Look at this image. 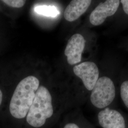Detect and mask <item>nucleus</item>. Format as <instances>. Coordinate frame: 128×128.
Instances as JSON below:
<instances>
[{"instance_id":"1","label":"nucleus","mask_w":128,"mask_h":128,"mask_svg":"<svg viewBox=\"0 0 128 128\" xmlns=\"http://www.w3.org/2000/svg\"><path fill=\"white\" fill-rule=\"evenodd\" d=\"M39 86L38 79L32 76L18 83L10 104V112L14 118L23 119L27 116Z\"/></svg>"},{"instance_id":"2","label":"nucleus","mask_w":128,"mask_h":128,"mask_svg":"<svg viewBox=\"0 0 128 128\" xmlns=\"http://www.w3.org/2000/svg\"><path fill=\"white\" fill-rule=\"evenodd\" d=\"M53 112L50 92L46 87L39 86L26 116L28 124L33 127L40 128L52 116Z\"/></svg>"},{"instance_id":"3","label":"nucleus","mask_w":128,"mask_h":128,"mask_svg":"<svg viewBox=\"0 0 128 128\" xmlns=\"http://www.w3.org/2000/svg\"><path fill=\"white\" fill-rule=\"evenodd\" d=\"M92 91V104L99 109L105 108L110 105L114 100L116 94L114 83L107 76L99 78Z\"/></svg>"},{"instance_id":"4","label":"nucleus","mask_w":128,"mask_h":128,"mask_svg":"<svg viewBox=\"0 0 128 128\" xmlns=\"http://www.w3.org/2000/svg\"><path fill=\"white\" fill-rule=\"evenodd\" d=\"M74 74L82 80L85 87L92 91L99 79V72L96 64L92 62H84L74 67Z\"/></svg>"},{"instance_id":"5","label":"nucleus","mask_w":128,"mask_h":128,"mask_svg":"<svg viewBox=\"0 0 128 128\" xmlns=\"http://www.w3.org/2000/svg\"><path fill=\"white\" fill-rule=\"evenodd\" d=\"M120 0H107L101 2L93 10L89 20L92 25L99 26L104 22L108 17L114 15L119 8Z\"/></svg>"},{"instance_id":"6","label":"nucleus","mask_w":128,"mask_h":128,"mask_svg":"<svg viewBox=\"0 0 128 128\" xmlns=\"http://www.w3.org/2000/svg\"><path fill=\"white\" fill-rule=\"evenodd\" d=\"M86 42L84 38L79 33L74 34L70 38L64 50V55L69 64L74 65L81 61Z\"/></svg>"},{"instance_id":"7","label":"nucleus","mask_w":128,"mask_h":128,"mask_svg":"<svg viewBox=\"0 0 128 128\" xmlns=\"http://www.w3.org/2000/svg\"><path fill=\"white\" fill-rule=\"evenodd\" d=\"M98 122L102 128H126L123 116L116 110L105 108L98 115Z\"/></svg>"},{"instance_id":"8","label":"nucleus","mask_w":128,"mask_h":128,"mask_svg":"<svg viewBox=\"0 0 128 128\" xmlns=\"http://www.w3.org/2000/svg\"><path fill=\"white\" fill-rule=\"evenodd\" d=\"M90 0H73L64 12V18L68 22L78 20L88 9L91 4Z\"/></svg>"},{"instance_id":"9","label":"nucleus","mask_w":128,"mask_h":128,"mask_svg":"<svg viewBox=\"0 0 128 128\" xmlns=\"http://www.w3.org/2000/svg\"><path fill=\"white\" fill-rule=\"evenodd\" d=\"M34 10L37 14L47 17H55L60 14V12L54 6L39 5L36 6Z\"/></svg>"},{"instance_id":"10","label":"nucleus","mask_w":128,"mask_h":128,"mask_svg":"<svg viewBox=\"0 0 128 128\" xmlns=\"http://www.w3.org/2000/svg\"><path fill=\"white\" fill-rule=\"evenodd\" d=\"M120 96L124 104L128 108V81H124L120 86Z\"/></svg>"},{"instance_id":"11","label":"nucleus","mask_w":128,"mask_h":128,"mask_svg":"<svg viewBox=\"0 0 128 128\" xmlns=\"http://www.w3.org/2000/svg\"><path fill=\"white\" fill-rule=\"evenodd\" d=\"M2 2L10 7L17 8L22 7L26 3V0H4Z\"/></svg>"},{"instance_id":"12","label":"nucleus","mask_w":128,"mask_h":128,"mask_svg":"<svg viewBox=\"0 0 128 128\" xmlns=\"http://www.w3.org/2000/svg\"><path fill=\"white\" fill-rule=\"evenodd\" d=\"M120 2L122 4L124 12L128 15V0H122Z\"/></svg>"},{"instance_id":"13","label":"nucleus","mask_w":128,"mask_h":128,"mask_svg":"<svg viewBox=\"0 0 128 128\" xmlns=\"http://www.w3.org/2000/svg\"><path fill=\"white\" fill-rule=\"evenodd\" d=\"M64 128H80L76 124L73 123H70V124H66Z\"/></svg>"},{"instance_id":"14","label":"nucleus","mask_w":128,"mask_h":128,"mask_svg":"<svg viewBox=\"0 0 128 128\" xmlns=\"http://www.w3.org/2000/svg\"><path fill=\"white\" fill-rule=\"evenodd\" d=\"M2 92L0 90V105L2 102Z\"/></svg>"}]
</instances>
